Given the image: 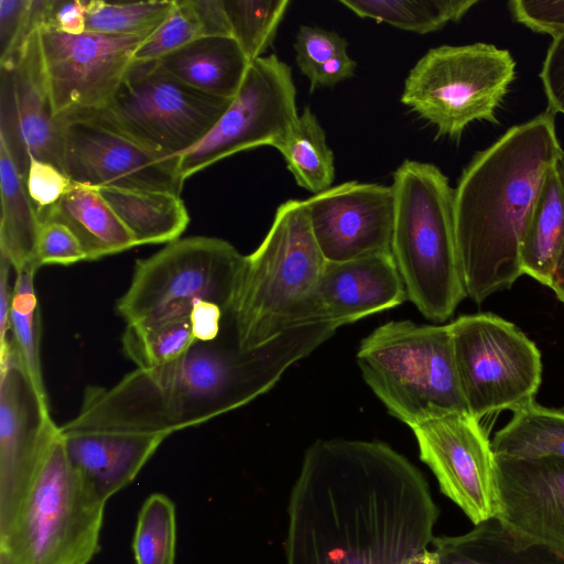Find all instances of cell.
Segmentation results:
<instances>
[{"label":"cell","mask_w":564,"mask_h":564,"mask_svg":"<svg viewBox=\"0 0 564 564\" xmlns=\"http://www.w3.org/2000/svg\"><path fill=\"white\" fill-rule=\"evenodd\" d=\"M509 11L514 21L553 39L564 34V0L531 1L511 0Z\"/></svg>","instance_id":"60d3db41"},{"label":"cell","mask_w":564,"mask_h":564,"mask_svg":"<svg viewBox=\"0 0 564 564\" xmlns=\"http://www.w3.org/2000/svg\"><path fill=\"white\" fill-rule=\"evenodd\" d=\"M106 503L70 462L59 429L0 532V564H89L100 549Z\"/></svg>","instance_id":"8992f818"},{"label":"cell","mask_w":564,"mask_h":564,"mask_svg":"<svg viewBox=\"0 0 564 564\" xmlns=\"http://www.w3.org/2000/svg\"><path fill=\"white\" fill-rule=\"evenodd\" d=\"M325 263L304 200L282 203L264 239L247 256L231 312L239 348L257 349L293 328L324 321L318 286Z\"/></svg>","instance_id":"277c9868"},{"label":"cell","mask_w":564,"mask_h":564,"mask_svg":"<svg viewBox=\"0 0 564 564\" xmlns=\"http://www.w3.org/2000/svg\"><path fill=\"white\" fill-rule=\"evenodd\" d=\"M35 273L25 271L15 275L9 321V346L36 395L48 404L40 358L41 319L34 286Z\"/></svg>","instance_id":"4dcf8cb0"},{"label":"cell","mask_w":564,"mask_h":564,"mask_svg":"<svg viewBox=\"0 0 564 564\" xmlns=\"http://www.w3.org/2000/svg\"><path fill=\"white\" fill-rule=\"evenodd\" d=\"M62 435L73 465L107 501L138 476L166 438L117 433Z\"/></svg>","instance_id":"44dd1931"},{"label":"cell","mask_w":564,"mask_h":564,"mask_svg":"<svg viewBox=\"0 0 564 564\" xmlns=\"http://www.w3.org/2000/svg\"><path fill=\"white\" fill-rule=\"evenodd\" d=\"M564 247V184L556 169L545 174L533 203L520 246V267L551 289Z\"/></svg>","instance_id":"cb8c5ba5"},{"label":"cell","mask_w":564,"mask_h":564,"mask_svg":"<svg viewBox=\"0 0 564 564\" xmlns=\"http://www.w3.org/2000/svg\"><path fill=\"white\" fill-rule=\"evenodd\" d=\"M361 19L387 23L419 34L459 21L477 0H339Z\"/></svg>","instance_id":"f546056e"},{"label":"cell","mask_w":564,"mask_h":564,"mask_svg":"<svg viewBox=\"0 0 564 564\" xmlns=\"http://www.w3.org/2000/svg\"><path fill=\"white\" fill-rule=\"evenodd\" d=\"M231 100L183 84L156 61L133 62L102 107L77 115L156 153L180 156L209 132Z\"/></svg>","instance_id":"30bf717a"},{"label":"cell","mask_w":564,"mask_h":564,"mask_svg":"<svg viewBox=\"0 0 564 564\" xmlns=\"http://www.w3.org/2000/svg\"><path fill=\"white\" fill-rule=\"evenodd\" d=\"M231 36L250 63L271 46L289 0H223Z\"/></svg>","instance_id":"836d02e7"},{"label":"cell","mask_w":564,"mask_h":564,"mask_svg":"<svg viewBox=\"0 0 564 564\" xmlns=\"http://www.w3.org/2000/svg\"><path fill=\"white\" fill-rule=\"evenodd\" d=\"M40 43L56 118L90 112L113 95L145 40L85 31L40 29Z\"/></svg>","instance_id":"5bb4252c"},{"label":"cell","mask_w":564,"mask_h":564,"mask_svg":"<svg viewBox=\"0 0 564 564\" xmlns=\"http://www.w3.org/2000/svg\"><path fill=\"white\" fill-rule=\"evenodd\" d=\"M57 119L63 172L73 183L181 194L180 156L156 153L86 116Z\"/></svg>","instance_id":"4fadbf2b"},{"label":"cell","mask_w":564,"mask_h":564,"mask_svg":"<svg viewBox=\"0 0 564 564\" xmlns=\"http://www.w3.org/2000/svg\"><path fill=\"white\" fill-rule=\"evenodd\" d=\"M556 169L564 184V152L556 162ZM551 290L557 300L564 304V247L556 265Z\"/></svg>","instance_id":"c3c4849f"},{"label":"cell","mask_w":564,"mask_h":564,"mask_svg":"<svg viewBox=\"0 0 564 564\" xmlns=\"http://www.w3.org/2000/svg\"><path fill=\"white\" fill-rule=\"evenodd\" d=\"M87 1L48 0L45 23L41 29H53L70 35L86 31Z\"/></svg>","instance_id":"7bdbcfd3"},{"label":"cell","mask_w":564,"mask_h":564,"mask_svg":"<svg viewBox=\"0 0 564 564\" xmlns=\"http://www.w3.org/2000/svg\"><path fill=\"white\" fill-rule=\"evenodd\" d=\"M25 185L40 212L55 205L70 187L72 181L54 164L31 158Z\"/></svg>","instance_id":"ab89813d"},{"label":"cell","mask_w":564,"mask_h":564,"mask_svg":"<svg viewBox=\"0 0 564 564\" xmlns=\"http://www.w3.org/2000/svg\"><path fill=\"white\" fill-rule=\"evenodd\" d=\"M514 76L507 50L486 43L442 45L412 67L401 101L433 124L437 137L459 140L473 121L498 123L496 110Z\"/></svg>","instance_id":"9c48e42d"},{"label":"cell","mask_w":564,"mask_h":564,"mask_svg":"<svg viewBox=\"0 0 564 564\" xmlns=\"http://www.w3.org/2000/svg\"><path fill=\"white\" fill-rule=\"evenodd\" d=\"M447 539L457 549L487 564H564V550L545 546L512 550L492 520L476 525L468 533Z\"/></svg>","instance_id":"d590c367"},{"label":"cell","mask_w":564,"mask_h":564,"mask_svg":"<svg viewBox=\"0 0 564 564\" xmlns=\"http://www.w3.org/2000/svg\"><path fill=\"white\" fill-rule=\"evenodd\" d=\"M347 41L333 31L302 25L295 37V61L308 79L329 58L347 53Z\"/></svg>","instance_id":"74e56055"},{"label":"cell","mask_w":564,"mask_h":564,"mask_svg":"<svg viewBox=\"0 0 564 564\" xmlns=\"http://www.w3.org/2000/svg\"><path fill=\"white\" fill-rule=\"evenodd\" d=\"M512 413L491 441L495 456L564 458V409L547 408L534 400Z\"/></svg>","instance_id":"4316f807"},{"label":"cell","mask_w":564,"mask_h":564,"mask_svg":"<svg viewBox=\"0 0 564 564\" xmlns=\"http://www.w3.org/2000/svg\"><path fill=\"white\" fill-rule=\"evenodd\" d=\"M231 36L223 0H175L164 23L138 47L133 62H153L206 36Z\"/></svg>","instance_id":"83f0119b"},{"label":"cell","mask_w":564,"mask_h":564,"mask_svg":"<svg viewBox=\"0 0 564 564\" xmlns=\"http://www.w3.org/2000/svg\"><path fill=\"white\" fill-rule=\"evenodd\" d=\"M247 256L215 237L180 238L139 259L116 311L128 326L189 317L197 301L220 306L231 318Z\"/></svg>","instance_id":"ba28073f"},{"label":"cell","mask_w":564,"mask_h":564,"mask_svg":"<svg viewBox=\"0 0 564 564\" xmlns=\"http://www.w3.org/2000/svg\"><path fill=\"white\" fill-rule=\"evenodd\" d=\"M405 300L391 252L325 263L318 286L321 316L338 328L399 306Z\"/></svg>","instance_id":"ffe728a7"},{"label":"cell","mask_w":564,"mask_h":564,"mask_svg":"<svg viewBox=\"0 0 564 564\" xmlns=\"http://www.w3.org/2000/svg\"><path fill=\"white\" fill-rule=\"evenodd\" d=\"M337 328L327 321L310 323L248 351L235 335L196 341L173 362L137 368L108 388L88 387L77 415L61 432L169 437L264 394Z\"/></svg>","instance_id":"7a4b0ae2"},{"label":"cell","mask_w":564,"mask_h":564,"mask_svg":"<svg viewBox=\"0 0 564 564\" xmlns=\"http://www.w3.org/2000/svg\"><path fill=\"white\" fill-rule=\"evenodd\" d=\"M0 254L17 273L36 272V241L40 229L37 208L30 198L25 180L8 150L0 144Z\"/></svg>","instance_id":"484cf974"},{"label":"cell","mask_w":564,"mask_h":564,"mask_svg":"<svg viewBox=\"0 0 564 564\" xmlns=\"http://www.w3.org/2000/svg\"><path fill=\"white\" fill-rule=\"evenodd\" d=\"M398 564H444L440 554L433 550H422L412 555L406 556Z\"/></svg>","instance_id":"681fc988"},{"label":"cell","mask_w":564,"mask_h":564,"mask_svg":"<svg viewBox=\"0 0 564 564\" xmlns=\"http://www.w3.org/2000/svg\"><path fill=\"white\" fill-rule=\"evenodd\" d=\"M540 78L547 98V110L564 115V34L553 39Z\"/></svg>","instance_id":"b9f144b4"},{"label":"cell","mask_w":564,"mask_h":564,"mask_svg":"<svg viewBox=\"0 0 564 564\" xmlns=\"http://www.w3.org/2000/svg\"><path fill=\"white\" fill-rule=\"evenodd\" d=\"M10 261L0 254V352L8 344L10 336V311L13 296V285L10 284Z\"/></svg>","instance_id":"bcb514c9"},{"label":"cell","mask_w":564,"mask_h":564,"mask_svg":"<svg viewBox=\"0 0 564 564\" xmlns=\"http://www.w3.org/2000/svg\"><path fill=\"white\" fill-rule=\"evenodd\" d=\"M170 75L206 95L231 100L250 62L232 36H206L156 61Z\"/></svg>","instance_id":"7402d4cb"},{"label":"cell","mask_w":564,"mask_h":564,"mask_svg":"<svg viewBox=\"0 0 564 564\" xmlns=\"http://www.w3.org/2000/svg\"><path fill=\"white\" fill-rule=\"evenodd\" d=\"M437 518L424 475L389 444L317 440L290 492L285 564H398L427 549Z\"/></svg>","instance_id":"6da1fadb"},{"label":"cell","mask_w":564,"mask_h":564,"mask_svg":"<svg viewBox=\"0 0 564 564\" xmlns=\"http://www.w3.org/2000/svg\"><path fill=\"white\" fill-rule=\"evenodd\" d=\"M137 246L170 243L180 239L189 216L180 195L129 188H97Z\"/></svg>","instance_id":"d4e9b609"},{"label":"cell","mask_w":564,"mask_h":564,"mask_svg":"<svg viewBox=\"0 0 564 564\" xmlns=\"http://www.w3.org/2000/svg\"><path fill=\"white\" fill-rule=\"evenodd\" d=\"M498 510L494 519L514 550H564V458L495 456Z\"/></svg>","instance_id":"2e32d148"},{"label":"cell","mask_w":564,"mask_h":564,"mask_svg":"<svg viewBox=\"0 0 564 564\" xmlns=\"http://www.w3.org/2000/svg\"><path fill=\"white\" fill-rule=\"evenodd\" d=\"M356 359L388 413L410 429L445 413H468L448 324L387 322L361 340Z\"/></svg>","instance_id":"52a82bcc"},{"label":"cell","mask_w":564,"mask_h":564,"mask_svg":"<svg viewBox=\"0 0 564 564\" xmlns=\"http://www.w3.org/2000/svg\"><path fill=\"white\" fill-rule=\"evenodd\" d=\"M48 0H0V68L11 69L45 23Z\"/></svg>","instance_id":"8d00e7d4"},{"label":"cell","mask_w":564,"mask_h":564,"mask_svg":"<svg viewBox=\"0 0 564 564\" xmlns=\"http://www.w3.org/2000/svg\"><path fill=\"white\" fill-rule=\"evenodd\" d=\"M295 96L289 65L273 54L252 62L215 126L180 155L183 181L238 152L274 147L299 116Z\"/></svg>","instance_id":"7c38bea8"},{"label":"cell","mask_w":564,"mask_h":564,"mask_svg":"<svg viewBox=\"0 0 564 564\" xmlns=\"http://www.w3.org/2000/svg\"><path fill=\"white\" fill-rule=\"evenodd\" d=\"M467 412L480 420L535 400L542 358L513 323L491 313L462 315L448 324Z\"/></svg>","instance_id":"8fae6325"},{"label":"cell","mask_w":564,"mask_h":564,"mask_svg":"<svg viewBox=\"0 0 564 564\" xmlns=\"http://www.w3.org/2000/svg\"><path fill=\"white\" fill-rule=\"evenodd\" d=\"M36 258L40 268L46 264L69 265L86 261V254L73 231L55 220H43L36 241Z\"/></svg>","instance_id":"f35d334b"},{"label":"cell","mask_w":564,"mask_h":564,"mask_svg":"<svg viewBox=\"0 0 564 564\" xmlns=\"http://www.w3.org/2000/svg\"><path fill=\"white\" fill-rule=\"evenodd\" d=\"M175 0L109 3L87 1L86 31L148 39L170 17Z\"/></svg>","instance_id":"d6a6232c"},{"label":"cell","mask_w":564,"mask_h":564,"mask_svg":"<svg viewBox=\"0 0 564 564\" xmlns=\"http://www.w3.org/2000/svg\"><path fill=\"white\" fill-rule=\"evenodd\" d=\"M135 564H175L176 512L164 494H152L137 519L133 543Z\"/></svg>","instance_id":"e575fe53"},{"label":"cell","mask_w":564,"mask_h":564,"mask_svg":"<svg viewBox=\"0 0 564 564\" xmlns=\"http://www.w3.org/2000/svg\"><path fill=\"white\" fill-rule=\"evenodd\" d=\"M315 241L327 262L391 252V186L346 182L304 200Z\"/></svg>","instance_id":"ac0fdd59"},{"label":"cell","mask_w":564,"mask_h":564,"mask_svg":"<svg viewBox=\"0 0 564 564\" xmlns=\"http://www.w3.org/2000/svg\"><path fill=\"white\" fill-rule=\"evenodd\" d=\"M411 430L420 458L443 495L475 525L494 520L498 510L495 454L479 420L466 412H449Z\"/></svg>","instance_id":"9a60e30c"},{"label":"cell","mask_w":564,"mask_h":564,"mask_svg":"<svg viewBox=\"0 0 564 564\" xmlns=\"http://www.w3.org/2000/svg\"><path fill=\"white\" fill-rule=\"evenodd\" d=\"M391 254L406 297L432 322L447 321L466 297L458 258L454 188L442 171L405 160L393 173Z\"/></svg>","instance_id":"5b68a950"},{"label":"cell","mask_w":564,"mask_h":564,"mask_svg":"<svg viewBox=\"0 0 564 564\" xmlns=\"http://www.w3.org/2000/svg\"><path fill=\"white\" fill-rule=\"evenodd\" d=\"M356 62L348 53L336 55L322 64L310 80V91L317 87H333L336 84L354 76Z\"/></svg>","instance_id":"f6af8a7d"},{"label":"cell","mask_w":564,"mask_h":564,"mask_svg":"<svg viewBox=\"0 0 564 564\" xmlns=\"http://www.w3.org/2000/svg\"><path fill=\"white\" fill-rule=\"evenodd\" d=\"M59 431L19 368L0 352V532L10 523L46 445Z\"/></svg>","instance_id":"d6986e66"},{"label":"cell","mask_w":564,"mask_h":564,"mask_svg":"<svg viewBox=\"0 0 564 564\" xmlns=\"http://www.w3.org/2000/svg\"><path fill=\"white\" fill-rule=\"evenodd\" d=\"M551 111L510 128L479 152L454 188L466 296L480 304L521 276L520 246L546 172L564 152Z\"/></svg>","instance_id":"3957f363"},{"label":"cell","mask_w":564,"mask_h":564,"mask_svg":"<svg viewBox=\"0 0 564 564\" xmlns=\"http://www.w3.org/2000/svg\"><path fill=\"white\" fill-rule=\"evenodd\" d=\"M230 321L220 306L208 301L195 302L189 314L195 340L203 343L217 339Z\"/></svg>","instance_id":"ee69618b"},{"label":"cell","mask_w":564,"mask_h":564,"mask_svg":"<svg viewBox=\"0 0 564 564\" xmlns=\"http://www.w3.org/2000/svg\"><path fill=\"white\" fill-rule=\"evenodd\" d=\"M196 343L189 317L148 326H128L122 336L124 355L138 368H155L173 362Z\"/></svg>","instance_id":"1f68e13d"},{"label":"cell","mask_w":564,"mask_h":564,"mask_svg":"<svg viewBox=\"0 0 564 564\" xmlns=\"http://www.w3.org/2000/svg\"><path fill=\"white\" fill-rule=\"evenodd\" d=\"M37 213L40 223L55 220L67 226L80 242L86 261L137 247L131 234L97 188L72 182L55 205Z\"/></svg>","instance_id":"603a6c76"},{"label":"cell","mask_w":564,"mask_h":564,"mask_svg":"<svg viewBox=\"0 0 564 564\" xmlns=\"http://www.w3.org/2000/svg\"><path fill=\"white\" fill-rule=\"evenodd\" d=\"M39 30L17 64L0 68V144L24 180L31 158L63 171L61 122L51 102Z\"/></svg>","instance_id":"e0dca14e"},{"label":"cell","mask_w":564,"mask_h":564,"mask_svg":"<svg viewBox=\"0 0 564 564\" xmlns=\"http://www.w3.org/2000/svg\"><path fill=\"white\" fill-rule=\"evenodd\" d=\"M273 148L282 154L300 187L314 195L332 187L335 177L334 154L310 107L297 116L290 130Z\"/></svg>","instance_id":"f1b7e54d"},{"label":"cell","mask_w":564,"mask_h":564,"mask_svg":"<svg viewBox=\"0 0 564 564\" xmlns=\"http://www.w3.org/2000/svg\"><path fill=\"white\" fill-rule=\"evenodd\" d=\"M432 544L444 564H487L451 544L446 535L434 536Z\"/></svg>","instance_id":"7dc6e473"}]
</instances>
